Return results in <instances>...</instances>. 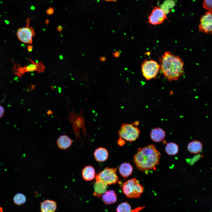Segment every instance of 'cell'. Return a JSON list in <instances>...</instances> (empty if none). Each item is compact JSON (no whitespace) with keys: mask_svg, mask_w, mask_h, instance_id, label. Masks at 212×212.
<instances>
[{"mask_svg":"<svg viewBox=\"0 0 212 212\" xmlns=\"http://www.w3.org/2000/svg\"><path fill=\"white\" fill-rule=\"evenodd\" d=\"M160 69L170 81L178 80L184 73V64L178 56L165 52L159 59Z\"/></svg>","mask_w":212,"mask_h":212,"instance_id":"cell-1","label":"cell"},{"mask_svg":"<svg viewBox=\"0 0 212 212\" xmlns=\"http://www.w3.org/2000/svg\"><path fill=\"white\" fill-rule=\"evenodd\" d=\"M160 156L155 146L150 145L138 149L134 156L133 162L136 168L142 171L154 170L159 163Z\"/></svg>","mask_w":212,"mask_h":212,"instance_id":"cell-2","label":"cell"},{"mask_svg":"<svg viewBox=\"0 0 212 212\" xmlns=\"http://www.w3.org/2000/svg\"><path fill=\"white\" fill-rule=\"evenodd\" d=\"M31 63L24 67L21 66L19 64L13 63L14 65L12 69L13 72L17 76L21 77L25 73L27 72L37 71L39 73L44 72L45 70V67L42 62H36L31 59H29Z\"/></svg>","mask_w":212,"mask_h":212,"instance_id":"cell-3","label":"cell"},{"mask_svg":"<svg viewBox=\"0 0 212 212\" xmlns=\"http://www.w3.org/2000/svg\"><path fill=\"white\" fill-rule=\"evenodd\" d=\"M122 191L129 198H139L143 191V188L136 178H133L122 184Z\"/></svg>","mask_w":212,"mask_h":212,"instance_id":"cell-4","label":"cell"},{"mask_svg":"<svg viewBox=\"0 0 212 212\" xmlns=\"http://www.w3.org/2000/svg\"><path fill=\"white\" fill-rule=\"evenodd\" d=\"M118 132L120 137L131 142L138 138L140 130L132 123H123L120 126Z\"/></svg>","mask_w":212,"mask_h":212,"instance_id":"cell-5","label":"cell"},{"mask_svg":"<svg viewBox=\"0 0 212 212\" xmlns=\"http://www.w3.org/2000/svg\"><path fill=\"white\" fill-rule=\"evenodd\" d=\"M141 68L143 75L147 80L155 78L160 69L159 64L152 59L144 60L141 64Z\"/></svg>","mask_w":212,"mask_h":212,"instance_id":"cell-6","label":"cell"},{"mask_svg":"<svg viewBox=\"0 0 212 212\" xmlns=\"http://www.w3.org/2000/svg\"><path fill=\"white\" fill-rule=\"evenodd\" d=\"M95 179L102 180L107 185L116 183L118 180L117 175V168L106 167L98 173L95 176Z\"/></svg>","mask_w":212,"mask_h":212,"instance_id":"cell-7","label":"cell"},{"mask_svg":"<svg viewBox=\"0 0 212 212\" xmlns=\"http://www.w3.org/2000/svg\"><path fill=\"white\" fill-rule=\"evenodd\" d=\"M30 19L28 18L26 20V27L19 28L16 34L18 38L21 42L31 44L32 43V38L35 35L34 29L29 26Z\"/></svg>","mask_w":212,"mask_h":212,"instance_id":"cell-8","label":"cell"},{"mask_svg":"<svg viewBox=\"0 0 212 212\" xmlns=\"http://www.w3.org/2000/svg\"><path fill=\"white\" fill-rule=\"evenodd\" d=\"M167 19L164 11L160 7L156 6L154 8L149 16L148 22L153 25H158L163 23Z\"/></svg>","mask_w":212,"mask_h":212,"instance_id":"cell-9","label":"cell"},{"mask_svg":"<svg viewBox=\"0 0 212 212\" xmlns=\"http://www.w3.org/2000/svg\"><path fill=\"white\" fill-rule=\"evenodd\" d=\"M212 12L206 11L205 14L201 18L198 26L199 31L200 32L211 34L212 31Z\"/></svg>","mask_w":212,"mask_h":212,"instance_id":"cell-10","label":"cell"},{"mask_svg":"<svg viewBox=\"0 0 212 212\" xmlns=\"http://www.w3.org/2000/svg\"><path fill=\"white\" fill-rule=\"evenodd\" d=\"M93 186L94 196L101 197L106 191L107 185L102 180L95 179Z\"/></svg>","mask_w":212,"mask_h":212,"instance_id":"cell-11","label":"cell"},{"mask_svg":"<svg viewBox=\"0 0 212 212\" xmlns=\"http://www.w3.org/2000/svg\"><path fill=\"white\" fill-rule=\"evenodd\" d=\"M72 142V140L68 136L63 135H61L58 138L57 145L60 149L66 150L70 147Z\"/></svg>","mask_w":212,"mask_h":212,"instance_id":"cell-12","label":"cell"},{"mask_svg":"<svg viewBox=\"0 0 212 212\" xmlns=\"http://www.w3.org/2000/svg\"><path fill=\"white\" fill-rule=\"evenodd\" d=\"M82 175L83 179L86 181L93 180L95 176V170L93 167L90 165L85 166L82 170Z\"/></svg>","mask_w":212,"mask_h":212,"instance_id":"cell-13","label":"cell"},{"mask_svg":"<svg viewBox=\"0 0 212 212\" xmlns=\"http://www.w3.org/2000/svg\"><path fill=\"white\" fill-rule=\"evenodd\" d=\"M165 136V132L162 129L159 127L153 129L150 132V136L151 139L156 142L162 141Z\"/></svg>","mask_w":212,"mask_h":212,"instance_id":"cell-14","label":"cell"},{"mask_svg":"<svg viewBox=\"0 0 212 212\" xmlns=\"http://www.w3.org/2000/svg\"><path fill=\"white\" fill-rule=\"evenodd\" d=\"M102 199L104 203L107 205L115 203L117 200L115 193L112 190L106 191L102 195Z\"/></svg>","mask_w":212,"mask_h":212,"instance_id":"cell-15","label":"cell"},{"mask_svg":"<svg viewBox=\"0 0 212 212\" xmlns=\"http://www.w3.org/2000/svg\"><path fill=\"white\" fill-rule=\"evenodd\" d=\"M41 212H55L57 209V204L53 200H47L40 204Z\"/></svg>","mask_w":212,"mask_h":212,"instance_id":"cell-16","label":"cell"},{"mask_svg":"<svg viewBox=\"0 0 212 212\" xmlns=\"http://www.w3.org/2000/svg\"><path fill=\"white\" fill-rule=\"evenodd\" d=\"M94 155L95 159L98 162H103L107 160L108 157V153L105 148L100 147L95 149Z\"/></svg>","mask_w":212,"mask_h":212,"instance_id":"cell-17","label":"cell"},{"mask_svg":"<svg viewBox=\"0 0 212 212\" xmlns=\"http://www.w3.org/2000/svg\"><path fill=\"white\" fill-rule=\"evenodd\" d=\"M133 168L129 163L125 162L121 164L118 168L119 171L121 175L126 178L132 173Z\"/></svg>","mask_w":212,"mask_h":212,"instance_id":"cell-18","label":"cell"},{"mask_svg":"<svg viewBox=\"0 0 212 212\" xmlns=\"http://www.w3.org/2000/svg\"><path fill=\"white\" fill-rule=\"evenodd\" d=\"M187 149L191 153L197 154L202 151L203 149L202 145L199 141L194 140L188 143Z\"/></svg>","mask_w":212,"mask_h":212,"instance_id":"cell-19","label":"cell"},{"mask_svg":"<svg viewBox=\"0 0 212 212\" xmlns=\"http://www.w3.org/2000/svg\"><path fill=\"white\" fill-rule=\"evenodd\" d=\"M179 150L178 145L175 143L170 142L166 144L165 151L169 155H173L176 154Z\"/></svg>","mask_w":212,"mask_h":212,"instance_id":"cell-20","label":"cell"},{"mask_svg":"<svg viewBox=\"0 0 212 212\" xmlns=\"http://www.w3.org/2000/svg\"><path fill=\"white\" fill-rule=\"evenodd\" d=\"M26 198L25 196L21 193H17L13 198L14 203L17 205L23 204L26 201Z\"/></svg>","mask_w":212,"mask_h":212,"instance_id":"cell-21","label":"cell"},{"mask_svg":"<svg viewBox=\"0 0 212 212\" xmlns=\"http://www.w3.org/2000/svg\"><path fill=\"white\" fill-rule=\"evenodd\" d=\"M117 212H132L130 205L127 202H124L120 203L116 208Z\"/></svg>","mask_w":212,"mask_h":212,"instance_id":"cell-22","label":"cell"},{"mask_svg":"<svg viewBox=\"0 0 212 212\" xmlns=\"http://www.w3.org/2000/svg\"><path fill=\"white\" fill-rule=\"evenodd\" d=\"M212 0H203V8L208 11L212 12Z\"/></svg>","mask_w":212,"mask_h":212,"instance_id":"cell-23","label":"cell"},{"mask_svg":"<svg viewBox=\"0 0 212 212\" xmlns=\"http://www.w3.org/2000/svg\"><path fill=\"white\" fill-rule=\"evenodd\" d=\"M47 14L49 15L52 14L54 12V9L53 8L49 7L46 10Z\"/></svg>","mask_w":212,"mask_h":212,"instance_id":"cell-24","label":"cell"},{"mask_svg":"<svg viewBox=\"0 0 212 212\" xmlns=\"http://www.w3.org/2000/svg\"><path fill=\"white\" fill-rule=\"evenodd\" d=\"M117 143L120 146H122L125 144V142L123 139L120 137L117 141Z\"/></svg>","mask_w":212,"mask_h":212,"instance_id":"cell-25","label":"cell"},{"mask_svg":"<svg viewBox=\"0 0 212 212\" xmlns=\"http://www.w3.org/2000/svg\"><path fill=\"white\" fill-rule=\"evenodd\" d=\"M4 107L0 105V119L2 118L4 115Z\"/></svg>","mask_w":212,"mask_h":212,"instance_id":"cell-26","label":"cell"},{"mask_svg":"<svg viewBox=\"0 0 212 212\" xmlns=\"http://www.w3.org/2000/svg\"><path fill=\"white\" fill-rule=\"evenodd\" d=\"M33 46L30 45H27V50L29 52H31L33 49Z\"/></svg>","mask_w":212,"mask_h":212,"instance_id":"cell-27","label":"cell"},{"mask_svg":"<svg viewBox=\"0 0 212 212\" xmlns=\"http://www.w3.org/2000/svg\"><path fill=\"white\" fill-rule=\"evenodd\" d=\"M57 31L61 32L63 29V27L61 26H58L57 28Z\"/></svg>","mask_w":212,"mask_h":212,"instance_id":"cell-28","label":"cell"},{"mask_svg":"<svg viewBox=\"0 0 212 212\" xmlns=\"http://www.w3.org/2000/svg\"><path fill=\"white\" fill-rule=\"evenodd\" d=\"M107 1H115L117 0H104Z\"/></svg>","mask_w":212,"mask_h":212,"instance_id":"cell-29","label":"cell"},{"mask_svg":"<svg viewBox=\"0 0 212 212\" xmlns=\"http://www.w3.org/2000/svg\"><path fill=\"white\" fill-rule=\"evenodd\" d=\"M117 54H119V53L118 54V52H116L115 53V57L118 56L119 55Z\"/></svg>","mask_w":212,"mask_h":212,"instance_id":"cell-30","label":"cell"},{"mask_svg":"<svg viewBox=\"0 0 212 212\" xmlns=\"http://www.w3.org/2000/svg\"><path fill=\"white\" fill-rule=\"evenodd\" d=\"M49 21L47 19L45 21L46 24H48V23H49Z\"/></svg>","mask_w":212,"mask_h":212,"instance_id":"cell-31","label":"cell"},{"mask_svg":"<svg viewBox=\"0 0 212 212\" xmlns=\"http://www.w3.org/2000/svg\"><path fill=\"white\" fill-rule=\"evenodd\" d=\"M0 212H4L3 209L1 207H0Z\"/></svg>","mask_w":212,"mask_h":212,"instance_id":"cell-32","label":"cell"}]
</instances>
